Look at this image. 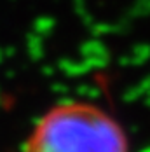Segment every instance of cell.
Wrapping results in <instances>:
<instances>
[{
    "label": "cell",
    "mask_w": 150,
    "mask_h": 152,
    "mask_svg": "<svg viewBox=\"0 0 150 152\" xmlns=\"http://www.w3.org/2000/svg\"><path fill=\"white\" fill-rule=\"evenodd\" d=\"M21 152H131L122 122L91 100H63L35 121Z\"/></svg>",
    "instance_id": "obj_1"
}]
</instances>
